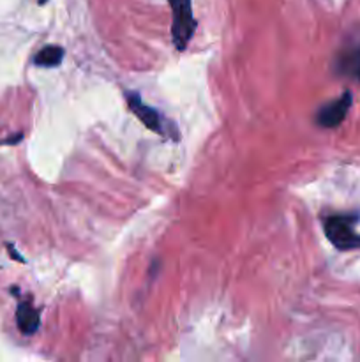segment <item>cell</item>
<instances>
[{
	"mask_svg": "<svg viewBox=\"0 0 360 362\" xmlns=\"http://www.w3.org/2000/svg\"><path fill=\"white\" fill-rule=\"evenodd\" d=\"M173 15L171 23V37L178 51H184L189 44L191 37L196 30V20L193 16V2L191 0H168Z\"/></svg>",
	"mask_w": 360,
	"mask_h": 362,
	"instance_id": "cell-1",
	"label": "cell"
},
{
	"mask_svg": "<svg viewBox=\"0 0 360 362\" xmlns=\"http://www.w3.org/2000/svg\"><path fill=\"white\" fill-rule=\"evenodd\" d=\"M355 221L356 217L348 216V214L327 217L324 223L325 235L338 250H356L360 247V235L355 232Z\"/></svg>",
	"mask_w": 360,
	"mask_h": 362,
	"instance_id": "cell-2",
	"label": "cell"
},
{
	"mask_svg": "<svg viewBox=\"0 0 360 362\" xmlns=\"http://www.w3.org/2000/svg\"><path fill=\"white\" fill-rule=\"evenodd\" d=\"M352 92L346 91L341 98L334 99V101H331L328 105L321 106L316 113L318 126L328 127V129H331V127H338L339 124L346 119V115H348L349 108H352Z\"/></svg>",
	"mask_w": 360,
	"mask_h": 362,
	"instance_id": "cell-3",
	"label": "cell"
},
{
	"mask_svg": "<svg viewBox=\"0 0 360 362\" xmlns=\"http://www.w3.org/2000/svg\"><path fill=\"white\" fill-rule=\"evenodd\" d=\"M126 101H128L129 110H131L150 131L159 134H166L159 112H156L152 106L145 105V103L142 101V98H140V94H136V92H126Z\"/></svg>",
	"mask_w": 360,
	"mask_h": 362,
	"instance_id": "cell-4",
	"label": "cell"
},
{
	"mask_svg": "<svg viewBox=\"0 0 360 362\" xmlns=\"http://www.w3.org/2000/svg\"><path fill=\"white\" fill-rule=\"evenodd\" d=\"M335 71L342 77L355 78L360 82V44H352L339 51L335 58Z\"/></svg>",
	"mask_w": 360,
	"mask_h": 362,
	"instance_id": "cell-5",
	"label": "cell"
},
{
	"mask_svg": "<svg viewBox=\"0 0 360 362\" xmlns=\"http://www.w3.org/2000/svg\"><path fill=\"white\" fill-rule=\"evenodd\" d=\"M16 323L22 334L25 336H32L37 332L41 325V315L30 302H22L16 309Z\"/></svg>",
	"mask_w": 360,
	"mask_h": 362,
	"instance_id": "cell-6",
	"label": "cell"
},
{
	"mask_svg": "<svg viewBox=\"0 0 360 362\" xmlns=\"http://www.w3.org/2000/svg\"><path fill=\"white\" fill-rule=\"evenodd\" d=\"M64 60V48L62 46H44L43 50H39V53L36 55L34 62L36 65L41 67H57L60 65V62Z\"/></svg>",
	"mask_w": 360,
	"mask_h": 362,
	"instance_id": "cell-7",
	"label": "cell"
},
{
	"mask_svg": "<svg viewBox=\"0 0 360 362\" xmlns=\"http://www.w3.org/2000/svg\"><path fill=\"white\" fill-rule=\"evenodd\" d=\"M37 2H39V4H46L48 0H37Z\"/></svg>",
	"mask_w": 360,
	"mask_h": 362,
	"instance_id": "cell-8",
	"label": "cell"
}]
</instances>
